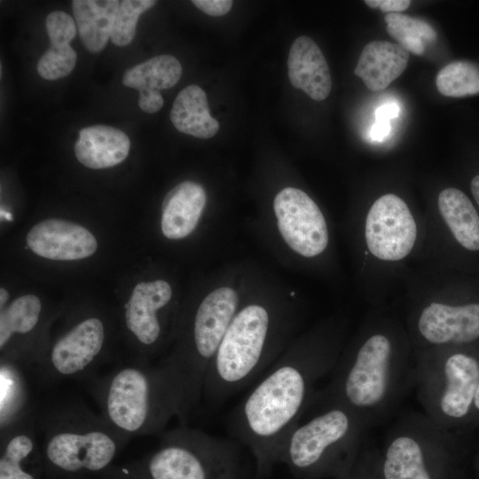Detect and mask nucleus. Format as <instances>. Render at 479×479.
I'll use <instances>...</instances> for the list:
<instances>
[{"mask_svg":"<svg viewBox=\"0 0 479 479\" xmlns=\"http://www.w3.org/2000/svg\"><path fill=\"white\" fill-rule=\"evenodd\" d=\"M336 365L332 353L312 349L289 351L265 372L233 409L229 433L247 447L258 476L279 464L292 430L307 412L317 385Z\"/></svg>","mask_w":479,"mask_h":479,"instance_id":"1","label":"nucleus"},{"mask_svg":"<svg viewBox=\"0 0 479 479\" xmlns=\"http://www.w3.org/2000/svg\"><path fill=\"white\" fill-rule=\"evenodd\" d=\"M35 421L43 464L66 475L106 470L130 441L76 396L35 403Z\"/></svg>","mask_w":479,"mask_h":479,"instance_id":"2","label":"nucleus"},{"mask_svg":"<svg viewBox=\"0 0 479 479\" xmlns=\"http://www.w3.org/2000/svg\"><path fill=\"white\" fill-rule=\"evenodd\" d=\"M392 338L382 332L367 335L339 364L329 383L312 401L341 404L365 423L380 418L393 407L412 373Z\"/></svg>","mask_w":479,"mask_h":479,"instance_id":"3","label":"nucleus"},{"mask_svg":"<svg viewBox=\"0 0 479 479\" xmlns=\"http://www.w3.org/2000/svg\"><path fill=\"white\" fill-rule=\"evenodd\" d=\"M86 385L100 414L130 440L162 432L176 417L161 372L147 362L113 366Z\"/></svg>","mask_w":479,"mask_h":479,"instance_id":"4","label":"nucleus"},{"mask_svg":"<svg viewBox=\"0 0 479 479\" xmlns=\"http://www.w3.org/2000/svg\"><path fill=\"white\" fill-rule=\"evenodd\" d=\"M240 443L179 427L137 466L135 479H241Z\"/></svg>","mask_w":479,"mask_h":479,"instance_id":"5","label":"nucleus"},{"mask_svg":"<svg viewBox=\"0 0 479 479\" xmlns=\"http://www.w3.org/2000/svg\"><path fill=\"white\" fill-rule=\"evenodd\" d=\"M288 436L279 463L296 475H312L348 455L361 440L365 423L348 407L333 402L313 401Z\"/></svg>","mask_w":479,"mask_h":479,"instance_id":"6","label":"nucleus"},{"mask_svg":"<svg viewBox=\"0 0 479 479\" xmlns=\"http://www.w3.org/2000/svg\"><path fill=\"white\" fill-rule=\"evenodd\" d=\"M415 377L428 417L443 428L446 420L465 417L474 404L479 362L461 352L428 357L416 366Z\"/></svg>","mask_w":479,"mask_h":479,"instance_id":"7","label":"nucleus"},{"mask_svg":"<svg viewBox=\"0 0 479 479\" xmlns=\"http://www.w3.org/2000/svg\"><path fill=\"white\" fill-rule=\"evenodd\" d=\"M365 237L369 252L383 261H399L412 251L417 224L407 204L397 195L383 194L371 206Z\"/></svg>","mask_w":479,"mask_h":479,"instance_id":"8","label":"nucleus"},{"mask_svg":"<svg viewBox=\"0 0 479 479\" xmlns=\"http://www.w3.org/2000/svg\"><path fill=\"white\" fill-rule=\"evenodd\" d=\"M278 227L286 243L304 257L321 254L328 244L325 217L316 202L303 191L287 187L273 202Z\"/></svg>","mask_w":479,"mask_h":479,"instance_id":"9","label":"nucleus"},{"mask_svg":"<svg viewBox=\"0 0 479 479\" xmlns=\"http://www.w3.org/2000/svg\"><path fill=\"white\" fill-rule=\"evenodd\" d=\"M437 427L421 415L402 420L388 437L383 463L385 479H432L426 451Z\"/></svg>","mask_w":479,"mask_h":479,"instance_id":"10","label":"nucleus"},{"mask_svg":"<svg viewBox=\"0 0 479 479\" xmlns=\"http://www.w3.org/2000/svg\"><path fill=\"white\" fill-rule=\"evenodd\" d=\"M171 297L172 289L165 280L140 282L124 304L125 326L142 349L138 360L148 363V355L160 342L162 325L159 312Z\"/></svg>","mask_w":479,"mask_h":479,"instance_id":"11","label":"nucleus"},{"mask_svg":"<svg viewBox=\"0 0 479 479\" xmlns=\"http://www.w3.org/2000/svg\"><path fill=\"white\" fill-rule=\"evenodd\" d=\"M416 328L434 347L472 342L479 338V303L430 302L419 313Z\"/></svg>","mask_w":479,"mask_h":479,"instance_id":"12","label":"nucleus"},{"mask_svg":"<svg viewBox=\"0 0 479 479\" xmlns=\"http://www.w3.org/2000/svg\"><path fill=\"white\" fill-rule=\"evenodd\" d=\"M28 247L37 255L60 261L78 260L92 255L98 243L83 226L62 219H46L32 227L26 238Z\"/></svg>","mask_w":479,"mask_h":479,"instance_id":"13","label":"nucleus"},{"mask_svg":"<svg viewBox=\"0 0 479 479\" xmlns=\"http://www.w3.org/2000/svg\"><path fill=\"white\" fill-rule=\"evenodd\" d=\"M35 407L19 420L1 429L0 479H36L35 466L43 462L35 428Z\"/></svg>","mask_w":479,"mask_h":479,"instance_id":"14","label":"nucleus"},{"mask_svg":"<svg viewBox=\"0 0 479 479\" xmlns=\"http://www.w3.org/2000/svg\"><path fill=\"white\" fill-rule=\"evenodd\" d=\"M292 85L316 101L326 99L332 89L328 64L318 44L306 35L292 43L287 59Z\"/></svg>","mask_w":479,"mask_h":479,"instance_id":"15","label":"nucleus"},{"mask_svg":"<svg viewBox=\"0 0 479 479\" xmlns=\"http://www.w3.org/2000/svg\"><path fill=\"white\" fill-rule=\"evenodd\" d=\"M206 192L198 183L184 181L172 188L161 205V231L170 240L183 239L197 226L206 204Z\"/></svg>","mask_w":479,"mask_h":479,"instance_id":"16","label":"nucleus"},{"mask_svg":"<svg viewBox=\"0 0 479 479\" xmlns=\"http://www.w3.org/2000/svg\"><path fill=\"white\" fill-rule=\"evenodd\" d=\"M130 148V138L123 131L107 125H94L80 130L75 153L85 167L100 169L123 161Z\"/></svg>","mask_w":479,"mask_h":479,"instance_id":"17","label":"nucleus"},{"mask_svg":"<svg viewBox=\"0 0 479 479\" xmlns=\"http://www.w3.org/2000/svg\"><path fill=\"white\" fill-rule=\"evenodd\" d=\"M409 52L388 41H372L360 53L354 74L371 90L386 89L405 70Z\"/></svg>","mask_w":479,"mask_h":479,"instance_id":"18","label":"nucleus"},{"mask_svg":"<svg viewBox=\"0 0 479 479\" xmlns=\"http://www.w3.org/2000/svg\"><path fill=\"white\" fill-rule=\"evenodd\" d=\"M169 116L178 131L195 137L210 138L219 130V122L209 114L207 94L196 84L177 94Z\"/></svg>","mask_w":479,"mask_h":479,"instance_id":"19","label":"nucleus"},{"mask_svg":"<svg viewBox=\"0 0 479 479\" xmlns=\"http://www.w3.org/2000/svg\"><path fill=\"white\" fill-rule=\"evenodd\" d=\"M120 2L117 0H75V20L84 47L90 52L101 51L110 38Z\"/></svg>","mask_w":479,"mask_h":479,"instance_id":"20","label":"nucleus"},{"mask_svg":"<svg viewBox=\"0 0 479 479\" xmlns=\"http://www.w3.org/2000/svg\"><path fill=\"white\" fill-rule=\"evenodd\" d=\"M442 218L455 240L466 249L479 250V215L468 197L457 188H445L438 195Z\"/></svg>","mask_w":479,"mask_h":479,"instance_id":"21","label":"nucleus"},{"mask_svg":"<svg viewBox=\"0 0 479 479\" xmlns=\"http://www.w3.org/2000/svg\"><path fill=\"white\" fill-rule=\"evenodd\" d=\"M27 370L20 365L2 360L0 364V430L33 410Z\"/></svg>","mask_w":479,"mask_h":479,"instance_id":"22","label":"nucleus"},{"mask_svg":"<svg viewBox=\"0 0 479 479\" xmlns=\"http://www.w3.org/2000/svg\"><path fill=\"white\" fill-rule=\"evenodd\" d=\"M182 75V66L171 55H158L129 68L122 76V83L138 91L161 90L175 86Z\"/></svg>","mask_w":479,"mask_h":479,"instance_id":"23","label":"nucleus"},{"mask_svg":"<svg viewBox=\"0 0 479 479\" xmlns=\"http://www.w3.org/2000/svg\"><path fill=\"white\" fill-rule=\"evenodd\" d=\"M42 302L35 294L13 300L0 313V349L4 350L15 338L31 334L39 325Z\"/></svg>","mask_w":479,"mask_h":479,"instance_id":"24","label":"nucleus"},{"mask_svg":"<svg viewBox=\"0 0 479 479\" xmlns=\"http://www.w3.org/2000/svg\"><path fill=\"white\" fill-rule=\"evenodd\" d=\"M386 29L399 45L414 55H423L426 42H433L436 32L432 26L420 19L403 13H389L384 17Z\"/></svg>","mask_w":479,"mask_h":479,"instance_id":"25","label":"nucleus"},{"mask_svg":"<svg viewBox=\"0 0 479 479\" xmlns=\"http://www.w3.org/2000/svg\"><path fill=\"white\" fill-rule=\"evenodd\" d=\"M438 91L446 97L462 98L479 93V67L468 61H454L437 74Z\"/></svg>","mask_w":479,"mask_h":479,"instance_id":"26","label":"nucleus"},{"mask_svg":"<svg viewBox=\"0 0 479 479\" xmlns=\"http://www.w3.org/2000/svg\"><path fill=\"white\" fill-rule=\"evenodd\" d=\"M153 0H124L120 2L115 13L110 39L117 46L129 44L136 34L141 13L154 6Z\"/></svg>","mask_w":479,"mask_h":479,"instance_id":"27","label":"nucleus"},{"mask_svg":"<svg viewBox=\"0 0 479 479\" xmlns=\"http://www.w3.org/2000/svg\"><path fill=\"white\" fill-rule=\"evenodd\" d=\"M76 64V52L69 45H51L37 62V72L46 80H57L69 75Z\"/></svg>","mask_w":479,"mask_h":479,"instance_id":"28","label":"nucleus"},{"mask_svg":"<svg viewBox=\"0 0 479 479\" xmlns=\"http://www.w3.org/2000/svg\"><path fill=\"white\" fill-rule=\"evenodd\" d=\"M51 45H67L76 35L74 19L65 12L55 11L48 14L45 21Z\"/></svg>","mask_w":479,"mask_h":479,"instance_id":"29","label":"nucleus"},{"mask_svg":"<svg viewBox=\"0 0 479 479\" xmlns=\"http://www.w3.org/2000/svg\"><path fill=\"white\" fill-rule=\"evenodd\" d=\"M192 4L210 16H223L230 12L233 2L231 0H193Z\"/></svg>","mask_w":479,"mask_h":479,"instance_id":"30","label":"nucleus"},{"mask_svg":"<svg viewBox=\"0 0 479 479\" xmlns=\"http://www.w3.org/2000/svg\"><path fill=\"white\" fill-rule=\"evenodd\" d=\"M163 98L158 90H145L139 91L138 106L145 113L158 112L163 106Z\"/></svg>","mask_w":479,"mask_h":479,"instance_id":"31","label":"nucleus"},{"mask_svg":"<svg viewBox=\"0 0 479 479\" xmlns=\"http://www.w3.org/2000/svg\"><path fill=\"white\" fill-rule=\"evenodd\" d=\"M365 3L371 8H377L384 12L400 13L406 10L410 4L409 0H365Z\"/></svg>","mask_w":479,"mask_h":479,"instance_id":"32","label":"nucleus"},{"mask_svg":"<svg viewBox=\"0 0 479 479\" xmlns=\"http://www.w3.org/2000/svg\"><path fill=\"white\" fill-rule=\"evenodd\" d=\"M399 106L396 102H388L379 106L375 113L376 122H389L399 114Z\"/></svg>","mask_w":479,"mask_h":479,"instance_id":"33","label":"nucleus"},{"mask_svg":"<svg viewBox=\"0 0 479 479\" xmlns=\"http://www.w3.org/2000/svg\"><path fill=\"white\" fill-rule=\"evenodd\" d=\"M391 127L389 122H376L373 125L370 132L372 139L376 141H381L385 139L389 132Z\"/></svg>","mask_w":479,"mask_h":479,"instance_id":"34","label":"nucleus"},{"mask_svg":"<svg viewBox=\"0 0 479 479\" xmlns=\"http://www.w3.org/2000/svg\"><path fill=\"white\" fill-rule=\"evenodd\" d=\"M472 194L479 206V175L475 176L470 185Z\"/></svg>","mask_w":479,"mask_h":479,"instance_id":"35","label":"nucleus"},{"mask_svg":"<svg viewBox=\"0 0 479 479\" xmlns=\"http://www.w3.org/2000/svg\"><path fill=\"white\" fill-rule=\"evenodd\" d=\"M9 299V293L6 289H0V308L3 309Z\"/></svg>","mask_w":479,"mask_h":479,"instance_id":"36","label":"nucleus"},{"mask_svg":"<svg viewBox=\"0 0 479 479\" xmlns=\"http://www.w3.org/2000/svg\"><path fill=\"white\" fill-rule=\"evenodd\" d=\"M0 213H1L2 219L4 218V220H7V221L12 220V214L10 212L6 211L5 209L1 208Z\"/></svg>","mask_w":479,"mask_h":479,"instance_id":"37","label":"nucleus"},{"mask_svg":"<svg viewBox=\"0 0 479 479\" xmlns=\"http://www.w3.org/2000/svg\"><path fill=\"white\" fill-rule=\"evenodd\" d=\"M474 405L475 406L476 409L479 410V385L475 395Z\"/></svg>","mask_w":479,"mask_h":479,"instance_id":"38","label":"nucleus"}]
</instances>
